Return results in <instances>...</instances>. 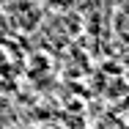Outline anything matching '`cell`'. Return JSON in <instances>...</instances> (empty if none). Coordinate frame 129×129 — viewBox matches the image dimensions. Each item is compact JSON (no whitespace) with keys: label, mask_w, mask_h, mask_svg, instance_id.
<instances>
[]
</instances>
